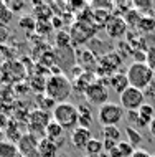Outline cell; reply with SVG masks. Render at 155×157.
Segmentation results:
<instances>
[{"label":"cell","mask_w":155,"mask_h":157,"mask_svg":"<svg viewBox=\"0 0 155 157\" xmlns=\"http://www.w3.org/2000/svg\"><path fill=\"white\" fill-rule=\"evenodd\" d=\"M96 32H98V27H94V25L84 23V22H76L71 27L69 36H71V41L74 45H83L87 40H91L96 35Z\"/></svg>","instance_id":"6"},{"label":"cell","mask_w":155,"mask_h":157,"mask_svg":"<svg viewBox=\"0 0 155 157\" xmlns=\"http://www.w3.org/2000/svg\"><path fill=\"white\" fill-rule=\"evenodd\" d=\"M147 65L152 68L153 73H155V46L147 48Z\"/></svg>","instance_id":"29"},{"label":"cell","mask_w":155,"mask_h":157,"mask_svg":"<svg viewBox=\"0 0 155 157\" xmlns=\"http://www.w3.org/2000/svg\"><path fill=\"white\" fill-rule=\"evenodd\" d=\"M106 33L109 38H112V40H119V38L125 36V33H127V23H125V20L122 17L119 15H112V18L107 22L106 27Z\"/></svg>","instance_id":"10"},{"label":"cell","mask_w":155,"mask_h":157,"mask_svg":"<svg viewBox=\"0 0 155 157\" xmlns=\"http://www.w3.org/2000/svg\"><path fill=\"white\" fill-rule=\"evenodd\" d=\"M20 157H22V155H20Z\"/></svg>","instance_id":"39"},{"label":"cell","mask_w":155,"mask_h":157,"mask_svg":"<svg viewBox=\"0 0 155 157\" xmlns=\"http://www.w3.org/2000/svg\"><path fill=\"white\" fill-rule=\"evenodd\" d=\"M7 5H8V8H10L13 13H17V12H22L23 8H25V3L23 2H7Z\"/></svg>","instance_id":"30"},{"label":"cell","mask_w":155,"mask_h":157,"mask_svg":"<svg viewBox=\"0 0 155 157\" xmlns=\"http://www.w3.org/2000/svg\"><path fill=\"white\" fill-rule=\"evenodd\" d=\"M119 98H120L119 104L122 106L125 111H139L145 101L144 91L137 90V88H132V86H129L122 94H119Z\"/></svg>","instance_id":"5"},{"label":"cell","mask_w":155,"mask_h":157,"mask_svg":"<svg viewBox=\"0 0 155 157\" xmlns=\"http://www.w3.org/2000/svg\"><path fill=\"white\" fill-rule=\"evenodd\" d=\"M99 157H109V154H107V152H102V154L99 155Z\"/></svg>","instance_id":"37"},{"label":"cell","mask_w":155,"mask_h":157,"mask_svg":"<svg viewBox=\"0 0 155 157\" xmlns=\"http://www.w3.org/2000/svg\"><path fill=\"white\" fill-rule=\"evenodd\" d=\"M10 35H12L10 27H8V25L0 23V43H5V41H8V40H10Z\"/></svg>","instance_id":"27"},{"label":"cell","mask_w":155,"mask_h":157,"mask_svg":"<svg viewBox=\"0 0 155 157\" xmlns=\"http://www.w3.org/2000/svg\"><path fill=\"white\" fill-rule=\"evenodd\" d=\"M12 20H13V12L8 8L5 2H0V23L10 25Z\"/></svg>","instance_id":"23"},{"label":"cell","mask_w":155,"mask_h":157,"mask_svg":"<svg viewBox=\"0 0 155 157\" xmlns=\"http://www.w3.org/2000/svg\"><path fill=\"white\" fill-rule=\"evenodd\" d=\"M58 149H60V147H58L54 142H51L50 139H46V137L40 139V142H38L40 157H58Z\"/></svg>","instance_id":"14"},{"label":"cell","mask_w":155,"mask_h":157,"mask_svg":"<svg viewBox=\"0 0 155 157\" xmlns=\"http://www.w3.org/2000/svg\"><path fill=\"white\" fill-rule=\"evenodd\" d=\"M61 23H63V22H61L60 18H53V27H54V28H60Z\"/></svg>","instance_id":"35"},{"label":"cell","mask_w":155,"mask_h":157,"mask_svg":"<svg viewBox=\"0 0 155 157\" xmlns=\"http://www.w3.org/2000/svg\"><path fill=\"white\" fill-rule=\"evenodd\" d=\"M45 137L50 139L51 142H54L58 147H61V144L65 142V129L58 124V122L51 121L46 127V131H45Z\"/></svg>","instance_id":"12"},{"label":"cell","mask_w":155,"mask_h":157,"mask_svg":"<svg viewBox=\"0 0 155 157\" xmlns=\"http://www.w3.org/2000/svg\"><path fill=\"white\" fill-rule=\"evenodd\" d=\"M86 157H87V155H86Z\"/></svg>","instance_id":"40"},{"label":"cell","mask_w":155,"mask_h":157,"mask_svg":"<svg viewBox=\"0 0 155 157\" xmlns=\"http://www.w3.org/2000/svg\"><path fill=\"white\" fill-rule=\"evenodd\" d=\"M91 131L86 127H74L73 132H71V144H73L76 149H86V146L91 141Z\"/></svg>","instance_id":"11"},{"label":"cell","mask_w":155,"mask_h":157,"mask_svg":"<svg viewBox=\"0 0 155 157\" xmlns=\"http://www.w3.org/2000/svg\"><path fill=\"white\" fill-rule=\"evenodd\" d=\"M0 157H20L17 144L7 141V139L3 142H0Z\"/></svg>","instance_id":"17"},{"label":"cell","mask_w":155,"mask_h":157,"mask_svg":"<svg viewBox=\"0 0 155 157\" xmlns=\"http://www.w3.org/2000/svg\"><path fill=\"white\" fill-rule=\"evenodd\" d=\"M56 45L60 46V48H68V46L71 45V36H69V33H66V32H58L56 33Z\"/></svg>","instance_id":"25"},{"label":"cell","mask_w":155,"mask_h":157,"mask_svg":"<svg viewBox=\"0 0 155 157\" xmlns=\"http://www.w3.org/2000/svg\"><path fill=\"white\" fill-rule=\"evenodd\" d=\"M102 136L107 141H114V142L119 144L122 132H120V129L117 126H106V127H102Z\"/></svg>","instance_id":"20"},{"label":"cell","mask_w":155,"mask_h":157,"mask_svg":"<svg viewBox=\"0 0 155 157\" xmlns=\"http://www.w3.org/2000/svg\"><path fill=\"white\" fill-rule=\"evenodd\" d=\"M3 141H5V132L0 129V142H3Z\"/></svg>","instance_id":"36"},{"label":"cell","mask_w":155,"mask_h":157,"mask_svg":"<svg viewBox=\"0 0 155 157\" xmlns=\"http://www.w3.org/2000/svg\"><path fill=\"white\" fill-rule=\"evenodd\" d=\"M139 28L140 32H144V33H150V32H153L155 30V17L152 15H145V17H142V20H140V23H139Z\"/></svg>","instance_id":"22"},{"label":"cell","mask_w":155,"mask_h":157,"mask_svg":"<svg viewBox=\"0 0 155 157\" xmlns=\"http://www.w3.org/2000/svg\"><path fill=\"white\" fill-rule=\"evenodd\" d=\"M20 27L22 28H36V22L31 18V17H23V18H20Z\"/></svg>","instance_id":"28"},{"label":"cell","mask_w":155,"mask_h":157,"mask_svg":"<svg viewBox=\"0 0 155 157\" xmlns=\"http://www.w3.org/2000/svg\"><path fill=\"white\" fill-rule=\"evenodd\" d=\"M109 83H111L112 90L116 93H119V94H122V93L131 86V84H129V79H127V75H122V73H116L111 79H109Z\"/></svg>","instance_id":"15"},{"label":"cell","mask_w":155,"mask_h":157,"mask_svg":"<svg viewBox=\"0 0 155 157\" xmlns=\"http://www.w3.org/2000/svg\"><path fill=\"white\" fill-rule=\"evenodd\" d=\"M84 151L87 152V157H99L104 152V144L99 139H91Z\"/></svg>","instance_id":"18"},{"label":"cell","mask_w":155,"mask_h":157,"mask_svg":"<svg viewBox=\"0 0 155 157\" xmlns=\"http://www.w3.org/2000/svg\"><path fill=\"white\" fill-rule=\"evenodd\" d=\"M71 91H73V83L65 75H53L46 79L45 94L50 99H53L56 104L68 103V98L71 96Z\"/></svg>","instance_id":"1"},{"label":"cell","mask_w":155,"mask_h":157,"mask_svg":"<svg viewBox=\"0 0 155 157\" xmlns=\"http://www.w3.org/2000/svg\"><path fill=\"white\" fill-rule=\"evenodd\" d=\"M84 94H86L87 101H89L91 104H96V106H99V108L104 106L106 103H109V91L101 81H94L86 90Z\"/></svg>","instance_id":"8"},{"label":"cell","mask_w":155,"mask_h":157,"mask_svg":"<svg viewBox=\"0 0 155 157\" xmlns=\"http://www.w3.org/2000/svg\"><path fill=\"white\" fill-rule=\"evenodd\" d=\"M53 119L50 117L48 111H43V109H35L31 114H30V119H28V127H30V131L28 132L36 136V134H45V131H46L48 124L51 122Z\"/></svg>","instance_id":"7"},{"label":"cell","mask_w":155,"mask_h":157,"mask_svg":"<svg viewBox=\"0 0 155 157\" xmlns=\"http://www.w3.org/2000/svg\"><path fill=\"white\" fill-rule=\"evenodd\" d=\"M142 15L139 10H135V8H132V10H129L127 13H124L122 15V18L125 20V23H127V27H132V28H137L139 27V23H140V20H142Z\"/></svg>","instance_id":"19"},{"label":"cell","mask_w":155,"mask_h":157,"mask_svg":"<svg viewBox=\"0 0 155 157\" xmlns=\"http://www.w3.org/2000/svg\"><path fill=\"white\" fill-rule=\"evenodd\" d=\"M109 157H122V155H120L119 149H117V147H116V149H112L111 152H109Z\"/></svg>","instance_id":"33"},{"label":"cell","mask_w":155,"mask_h":157,"mask_svg":"<svg viewBox=\"0 0 155 157\" xmlns=\"http://www.w3.org/2000/svg\"><path fill=\"white\" fill-rule=\"evenodd\" d=\"M144 94H145V98H155V79L145 88Z\"/></svg>","instance_id":"31"},{"label":"cell","mask_w":155,"mask_h":157,"mask_svg":"<svg viewBox=\"0 0 155 157\" xmlns=\"http://www.w3.org/2000/svg\"><path fill=\"white\" fill-rule=\"evenodd\" d=\"M132 157H152V154H149V152L144 151V149H137V151L132 154Z\"/></svg>","instance_id":"32"},{"label":"cell","mask_w":155,"mask_h":157,"mask_svg":"<svg viewBox=\"0 0 155 157\" xmlns=\"http://www.w3.org/2000/svg\"><path fill=\"white\" fill-rule=\"evenodd\" d=\"M53 121L58 122L63 129H74L79 122V111L78 106L73 103H60L53 109Z\"/></svg>","instance_id":"3"},{"label":"cell","mask_w":155,"mask_h":157,"mask_svg":"<svg viewBox=\"0 0 155 157\" xmlns=\"http://www.w3.org/2000/svg\"><path fill=\"white\" fill-rule=\"evenodd\" d=\"M152 157H155V154H152Z\"/></svg>","instance_id":"38"},{"label":"cell","mask_w":155,"mask_h":157,"mask_svg":"<svg viewBox=\"0 0 155 157\" xmlns=\"http://www.w3.org/2000/svg\"><path fill=\"white\" fill-rule=\"evenodd\" d=\"M149 131H150V134H152L153 137H155V119H153L152 122H150V126H149Z\"/></svg>","instance_id":"34"},{"label":"cell","mask_w":155,"mask_h":157,"mask_svg":"<svg viewBox=\"0 0 155 157\" xmlns=\"http://www.w3.org/2000/svg\"><path fill=\"white\" fill-rule=\"evenodd\" d=\"M125 134H127V137H129V141H127V142L131 144L132 147L139 146V144L142 142V134H140V132H137L135 127L127 126V127H125Z\"/></svg>","instance_id":"24"},{"label":"cell","mask_w":155,"mask_h":157,"mask_svg":"<svg viewBox=\"0 0 155 157\" xmlns=\"http://www.w3.org/2000/svg\"><path fill=\"white\" fill-rule=\"evenodd\" d=\"M38 142H40V139H36V136H33L30 132H25L22 137H20V141L17 142L20 155L22 157H40Z\"/></svg>","instance_id":"9"},{"label":"cell","mask_w":155,"mask_h":157,"mask_svg":"<svg viewBox=\"0 0 155 157\" xmlns=\"http://www.w3.org/2000/svg\"><path fill=\"white\" fill-rule=\"evenodd\" d=\"M124 111H125V109L120 104L106 103L104 106L99 108L98 121L101 122L102 127H106V126H117L120 121L124 119Z\"/></svg>","instance_id":"4"},{"label":"cell","mask_w":155,"mask_h":157,"mask_svg":"<svg viewBox=\"0 0 155 157\" xmlns=\"http://www.w3.org/2000/svg\"><path fill=\"white\" fill-rule=\"evenodd\" d=\"M117 149H119L122 157H132V154L135 152V147H132L129 142H124V141H120L117 144Z\"/></svg>","instance_id":"26"},{"label":"cell","mask_w":155,"mask_h":157,"mask_svg":"<svg viewBox=\"0 0 155 157\" xmlns=\"http://www.w3.org/2000/svg\"><path fill=\"white\" fill-rule=\"evenodd\" d=\"M78 111H79V127H86L89 129L91 126V121H93V116H91V111L87 109V106H78Z\"/></svg>","instance_id":"21"},{"label":"cell","mask_w":155,"mask_h":157,"mask_svg":"<svg viewBox=\"0 0 155 157\" xmlns=\"http://www.w3.org/2000/svg\"><path fill=\"white\" fill-rule=\"evenodd\" d=\"M139 119H137V127H149L150 122L155 119V108L149 103H144L139 109Z\"/></svg>","instance_id":"13"},{"label":"cell","mask_w":155,"mask_h":157,"mask_svg":"<svg viewBox=\"0 0 155 157\" xmlns=\"http://www.w3.org/2000/svg\"><path fill=\"white\" fill-rule=\"evenodd\" d=\"M93 18H94V25L96 27H106L107 22L112 18V13L109 10H106V8H96V10L93 12Z\"/></svg>","instance_id":"16"},{"label":"cell","mask_w":155,"mask_h":157,"mask_svg":"<svg viewBox=\"0 0 155 157\" xmlns=\"http://www.w3.org/2000/svg\"><path fill=\"white\" fill-rule=\"evenodd\" d=\"M127 79L132 88L145 91V88L155 79V73L147 63H132L127 68Z\"/></svg>","instance_id":"2"}]
</instances>
